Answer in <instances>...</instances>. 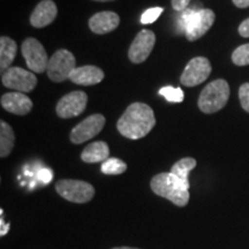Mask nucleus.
<instances>
[{"label": "nucleus", "instance_id": "obj_19", "mask_svg": "<svg viewBox=\"0 0 249 249\" xmlns=\"http://www.w3.org/2000/svg\"><path fill=\"white\" fill-rule=\"evenodd\" d=\"M15 135L12 127L4 120L0 121V156L7 157L14 148Z\"/></svg>", "mask_w": 249, "mask_h": 249}, {"label": "nucleus", "instance_id": "obj_11", "mask_svg": "<svg viewBox=\"0 0 249 249\" xmlns=\"http://www.w3.org/2000/svg\"><path fill=\"white\" fill-rule=\"evenodd\" d=\"M156 43L154 31L143 29L136 35L129 46L128 58L133 64H142L150 55Z\"/></svg>", "mask_w": 249, "mask_h": 249}, {"label": "nucleus", "instance_id": "obj_27", "mask_svg": "<svg viewBox=\"0 0 249 249\" xmlns=\"http://www.w3.org/2000/svg\"><path fill=\"white\" fill-rule=\"evenodd\" d=\"M238 31L242 37H246V38H248V37H249V18H246L244 22H242L240 26H239Z\"/></svg>", "mask_w": 249, "mask_h": 249}, {"label": "nucleus", "instance_id": "obj_24", "mask_svg": "<svg viewBox=\"0 0 249 249\" xmlns=\"http://www.w3.org/2000/svg\"><path fill=\"white\" fill-rule=\"evenodd\" d=\"M163 11L164 9L161 7H152L147 9V11L142 14L141 22L143 24H150L152 22H155V21L160 18V15L163 13Z\"/></svg>", "mask_w": 249, "mask_h": 249}, {"label": "nucleus", "instance_id": "obj_7", "mask_svg": "<svg viewBox=\"0 0 249 249\" xmlns=\"http://www.w3.org/2000/svg\"><path fill=\"white\" fill-rule=\"evenodd\" d=\"M1 82L9 89L18 92H30L37 86V77L33 71L20 67H11L2 74Z\"/></svg>", "mask_w": 249, "mask_h": 249}, {"label": "nucleus", "instance_id": "obj_25", "mask_svg": "<svg viewBox=\"0 0 249 249\" xmlns=\"http://www.w3.org/2000/svg\"><path fill=\"white\" fill-rule=\"evenodd\" d=\"M239 99H240L242 108L249 113V82L244 83L240 87V89H239Z\"/></svg>", "mask_w": 249, "mask_h": 249}, {"label": "nucleus", "instance_id": "obj_4", "mask_svg": "<svg viewBox=\"0 0 249 249\" xmlns=\"http://www.w3.org/2000/svg\"><path fill=\"white\" fill-rule=\"evenodd\" d=\"M230 98V86L225 80L218 79L210 82L202 90L198 97V107L203 113H216L225 107Z\"/></svg>", "mask_w": 249, "mask_h": 249}, {"label": "nucleus", "instance_id": "obj_13", "mask_svg": "<svg viewBox=\"0 0 249 249\" xmlns=\"http://www.w3.org/2000/svg\"><path fill=\"white\" fill-rule=\"evenodd\" d=\"M0 101L4 110L18 116H26L33 110V102L23 92H7L1 96Z\"/></svg>", "mask_w": 249, "mask_h": 249}, {"label": "nucleus", "instance_id": "obj_9", "mask_svg": "<svg viewBox=\"0 0 249 249\" xmlns=\"http://www.w3.org/2000/svg\"><path fill=\"white\" fill-rule=\"evenodd\" d=\"M211 74V64L207 58L196 57L187 64L180 82L185 87H195L203 83Z\"/></svg>", "mask_w": 249, "mask_h": 249}, {"label": "nucleus", "instance_id": "obj_1", "mask_svg": "<svg viewBox=\"0 0 249 249\" xmlns=\"http://www.w3.org/2000/svg\"><path fill=\"white\" fill-rule=\"evenodd\" d=\"M156 124L154 110L144 103H133L118 120L117 128L121 135L130 140L147 136Z\"/></svg>", "mask_w": 249, "mask_h": 249}, {"label": "nucleus", "instance_id": "obj_12", "mask_svg": "<svg viewBox=\"0 0 249 249\" xmlns=\"http://www.w3.org/2000/svg\"><path fill=\"white\" fill-rule=\"evenodd\" d=\"M88 96L85 91H71L65 95L57 104V114L62 119L80 116L86 110Z\"/></svg>", "mask_w": 249, "mask_h": 249}, {"label": "nucleus", "instance_id": "obj_17", "mask_svg": "<svg viewBox=\"0 0 249 249\" xmlns=\"http://www.w3.org/2000/svg\"><path fill=\"white\" fill-rule=\"evenodd\" d=\"M108 156H110L108 145L103 141H97L87 145L81 154V160L89 164L104 163L105 160H108Z\"/></svg>", "mask_w": 249, "mask_h": 249}, {"label": "nucleus", "instance_id": "obj_15", "mask_svg": "<svg viewBox=\"0 0 249 249\" xmlns=\"http://www.w3.org/2000/svg\"><path fill=\"white\" fill-rule=\"evenodd\" d=\"M120 23L119 15L114 12H99L92 15L89 20V28L97 35H104L116 30Z\"/></svg>", "mask_w": 249, "mask_h": 249}, {"label": "nucleus", "instance_id": "obj_16", "mask_svg": "<svg viewBox=\"0 0 249 249\" xmlns=\"http://www.w3.org/2000/svg\"><path fill=\"white\" fill-rule=\"evenodd\" d=\"M104 79V71L99 67L87 65V66L76 67L71 71L70 80L75 85L93 86L101 83Z\"/></svg>", "mask_w": 249, "mask_h": 249}, {"label": "nucleus", "instance_id": "obj_8", "mask_svg": "<svg viewBox=\"0 0 249 249\" xmlns=\"http://www.w3.org/2000/svg\"><path fill=\"white\" fill-rule=\"evenodd\" d=\"M22 55L30 71L35 73H43L48 70L49 60L44 46L36 38H27L22 43Z\"/></svg>", "mask_w": 249, "mask_h": 249}, {"label": "nucleus", "instance_id": "obj_29", "mask_svg": "<svg viewBox=\"0 0 249 249\" xmlns=\"http://www.w3.org/2000/svg\"><path fill=\"white\" fill-rule=\"evenodd\" d=\"M0 213H1V219H0V225H1V232H0V235L4 236L8 233L9 231V224H5L4 225V218H2V210H0Z\"/></svg>", "mask_w": 249, "mask_h": 249}, {"label": "nucleus", "instance_id": "obj_20", "mask_svg": "<svg viewBox=\"0 0 249 249\" xmlns=\"http://www.w3.org/2000/svg\"><path fill=\"white\" fill-rule=\"evenodd\" d=\"M196 164L197 163H196V160H194V158L192 157L182 158V160H178L173 165L172 169H171V173L174 174V176H176L179 180H181L187 187H191V185H189L188 177H189V173H191V171L195 169Z\"/></svg>", "mask_w": 249, "mask_h": 249}, {"label": "nucleus", "instance_id": "obj_14", "mask_svg": "<svg viewBox=\"0 0 249 249\" xmlns=\"http://www.w3.org/2000/svg\"><path fill=\"white\" fill-rule=\"evenodd\" d=\"M58 8L53 0H42L30 15V23L35 28H44L57 18Z\"/></svg>", "mask_w": 249, "mask_h": 249}, {"label": "nucleus", "instance_id": "obj_5", "mask_svg": "<svg viewBox=\"0 0 249 249\" xmlns=\"http://www.w3.org/2000/svg\"><path fill=\"white\" fill-rule=\"evenodd\" d=\"M55 191L65 200L73 203H87L95 196V188L82 180L64 179L55 183Z\"/></svg>", "mask_w": 249, "mask_h": 249}, {"label": "nucleus", "instance_id": "obj_10", "mask_svg": "<svg viewBox=\"0 0 249 249\" xmlns=\"http://www.w3.org/2000/svg\"><path fill=\"white\" fill-rule=\"evenodd\" d=\"M105 124V117L103 114H91L76 124L70 134V139L74 144H81L88 140L95 138L97 134L101 133Z\"/></svg>", "mask_w": 249, "mask_h": 249}, {"label": "nucleus", "instance_id": "obj_3", "mask_svg": "<svg viewBox=\"0 0 249 249\" xmlns=\"http://www.w3.org/2000/svg\"><path fill=\"white\" fill-rule=\"evenodd\" d=\"M214 18L216 15L209 8L186 9L180 18L181 30L185 31L186 38L189 42H195L210 30Z\"/></svg>", "mask_w": 249, "mask_h": 249}, {"label": "nucleus", "instance_id": "obj_30", "mask_svg": "<svg viewBox=\"0 0 249 249\" xmlns=\"http://www.w3.org/2000/svg\"><path fill=\"white\" fill-rule=\"evenodd\" d=\"M233 4L239 8H247L249 7V0H232Z\"/></svg>", "mask_w": 249, "mask_h": 249}, {"label": "nucleus", "instance_id": "obj_21", "mask_svg": "<svg viewBox=\"0 0 249 249\" xmlns=\"http://www.w3.org/2000/svg\"><path fill=\"white\" fill-rule=\"evenodd\" d=\"M127 170V164L119 158H108L102 164L101 171L102 173L107 174V176H118L123 174Z\"/></svg>", "mask_w": 249, "mask_h": 249}, {"label": "nucleus", "instance_id": "obj_23", "mask_svg": "<svg viewBox=\"0 0 249 249\" xmlns=\"http://www.w3.org/2000/svg\"><path fill=\"white\" fill-rule=\"evenodd\" d=\"M160 93L164 96L169 102L172 103H181L183 101V91L180 88H173V87H164L160 90Z\"/></svg>", "mask_w": 249, "mask_h": 249}, {"label": "nucleus", "instance_id": "obj_6", "mask_svg": "<svg viewBox=\"0 0 249 249\" xmlns=\"http://www.w3.org/2000/svg\"><path fill=\"white\" fill-rule=\"evenodd\" d=\"M75 57L67 50H58L49 60L48 73L49 79L53 82H64L70 79L71 71L75 70Z\"/></svg>", "mask_w": 249, "mask_h": 249}, {"label": "nucleus", "instance_id": "obj_32", "mask_svg": "<svg viewBox=\"0 0 249 249\" xmlns=\"http://www.w3.org/2000/svg\"><path fill=\"white\" fill-rule=\"evenodd\" d=\"M93 1H101V2H107V1H113V0H93Z\"/></svg>", "mask_w": 249, "mask_h": 249}, {"label": "nucleus", "instance_id": "obj_22", "mask_svg": "<svg viewBox=\"0 0 249 249\" xmlns=\"http://www.w3.org/2000/svg\"><path fill=\"white\" fill-rule=\"evenodd\" d=\"M232 61L236 66H247L249 65V43L244 44L234 50L232 53Z\"/></svg>", "mask_w": 249, "mask_h": 249}, {"label": "nucleus", "instance_id": "obj_31", "mask_svg": "<svg viewBox=\"0 0 249 249\" xmlns=\"http://www.w3.org/2000/svg\"><path fill=\"white\" fill-rule=\"evenodd\" d=\"M111 249H140V248H135V247H126V246H124V247H114V248H111Z\"/></svg>", "mask_w": 249, "mask_h": 249}, {"label": "nucleus", "instance_id": "obj_18", "mask_svg": "<svg viewBox=\"0 0 249 249\" xmlns=\"http://www.w3.org/2000/svg\"><path fill=\"white\" fill-rule=\"evenodd\" d=\"M17 43L7 36H1L0 38V68L1 71H7L17 55Z\"/></svg>", "mask_w": 249, "mask_h": 249}, {"label": "nucleus", "instance_id": "obj_28", "mask_svg": "<svg viewBox=\"0 0 249 249\" xmlns=\"http://www.w3.org/2000/svg\"><path fill=\"white\" fill-rule=\"evenodd\" d=\"M52 171H50L48 169H43L42 171H39V174H38V178L42 180L43 182L48 183L49 181H51L52 180Z\"/></svg>", "mask_w": 249, "mask_h": 249}, {"label": "nucleus", "instance_id": "obj_26", "mask_svg": "<svg viewBox=\"0 0 249 249\" xmlns=\"http://www.w3.org/2000/svg\"><path fill=\"white\" fill-rule=\"evenodd\" d=\"M172 2V7L177 12H183L188 7L191 0H171Z\"/></svg>", "mask_w": 249, "mask_h": 249}, {"label": "nucleus", "instance_id": "obj_2", "mask_svg": "<svg viewBox=\"0 0 249 249\" xmlns=\"http://www.w3.org/2000/svg\"><path fill=\"white\" fill-rule=\"evenodd\" d=\"M152 192L160 197L166 198L177 207H185L189 202V188L181 180L171 172L156 174L150 181Z\"/></svg>", "mask_w": 249, "mask_h": 249}]
</instances>
